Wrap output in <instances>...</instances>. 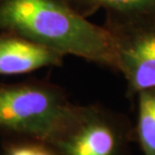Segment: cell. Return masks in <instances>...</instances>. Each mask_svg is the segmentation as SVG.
<instances>
[{
    "label": "cell",
    "instance_id": "cell-8",
    "mask_svg": "<svg viewBox=\"0 0 155 155\" xmlns=\"http://www.w3.org/2000/svg\"><path fill=\"white\" fill-rule=\"evenodd\" d=\"M2 155H58L55 148L44 141L11 138L4 143Z\"/></svg>",
    "mask_w": 155,
    "mask_h": 155
},
{
    "label": "cell",
    "instance_id": "cell-2",
    "mask_svg": "<svg viewBox=\"0 0 155 155\" xmlns=\"http://www.w3.org/2000/svg\"><path fill=\"white\" fill-rule=\"evenodd\" d=\"M72 104L64 89L49 82L0 83V134L48 143Z\"/></svg>",
    "mask_w": 155,
    "mask_h": 155
},
{
    "label": "cell",
    "instance_id": "cell-6",
    "mask_svg": "<svg viewBox=\"0 0 155 155\" xmlns=\"http://www.w3.org/2000/svg\"><path fill=\"white\" fill-rule=\"evenodd\" d=\"M64 56L20 35L0 34V75H19L61 66Z\"/></svg>",
    "mask_w": 155,
    "mask_h": 155
},
{
    "label": "cell",
    "instance_id": "cell-4",
    "mask_svg": "<svg viewBox=\"0 0 155 155\" xmlns=\"http://www.w3.org/2000/svg\"><path fill=\"white\" fill-rule=\"evenodd\" d=\"M116 49L117 69L126 80V96L155 89V29L111 34Z\"/></svg>",
    "mask_w": 155,
    "mask_h": 155
},
{
    "label": "cell",
    "instance_id": "cell-3",
    "mask_svg": "<svg viewBox=\"0 0 155 155\" xmlns=\"http://www.w3.org/2000/svg\"><path fill=\"white\" fill-rule=\"evenodd\" d=\"M134 124L101 104H72L48 141L58 155H132Z\"/></svg>",
    "mask_w": 155,
    "mask_h": 155
},
{
    "label": "cell",
    "instance_id": "cell-1",
    "mask_svg": "<svg viewBox=\"0 0 155 155\" xmlns=\"http://www.w3.org/2000/svg\"><path fill=\"white\" fill-rule=\"evenodd\" d=\"M0 32L20 35L61 55H72L116 71L113 36L68 0H0Z\"/></svg>",
    "mask_w": 155,
    "mask_h": 155
},
{
    "label": "cell",
    "instance_id": "cell-7",
    "mask_svg": "<svg viewBox=\"0 0 155 155\" xmlns=\"http://www.w3.org/2000/svg\"><path fill=\"white\" fill-rule=\"evenodd\" d=\"M137 99V119L134 124L135 142L142 155H155V89L142 91Z\"/></svg>",
    "mask_w": 155,
    "mask_h": 155
},
{
    "label": "cell",
    "instance_id": "cell-5",
    "mask_svg": "<svg viewBox=\"0 0 155 155\" xmlns=\"http://www.w3.org/2000/svg\"><path fill=\"white\" fill-rule=\"evenodd\" d=\"M82 16L106 14L104 26L111 34L155 29V0H68Z\"/></svg>",
    "mask_w": 155,
    "mask_h": 155
}]
</instances>
